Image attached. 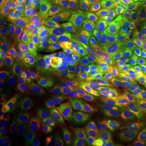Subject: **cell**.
I'll return each mask as SVG.
<instances>
[{
  "mask_svg": "<svg viewBox=\"0 0 146 146\" xmlns=\"http://www.w3.org/2000/svg\"><path fill=\"white\" fill-rule=\"evenodd\" d=\"M117 30L135 57L145 54L144 39L146 35V1L137 0L120 4Z\"/></svg>",
  "mask_w": 146,
  "mask_h": 146,
  "instance_id": "obj_1",
  "label": "cell"
},
{
  "mask_svg": "<svg viewBox=\"0 0 146 146\" xmlns=\"http://www.w3.org/2000/svg\"><path fill=\"white\" fill-rule=\"evenodd\" d=\"M26 78L29 94V106L27 117L31 123L41 119L42 123V110L46 97L48 79L36 70H26L23 72Z\"/></svg>",
  "mask_w": 146,
  "mask_h": 146,
  "instance_id": "obj_2",
  "label": "cell"
},
{
  "mask_svg": "<svg viewBox=\"0 0 146 146\" xmlns=\"http://www.w3.org/2000/svg\"><path fill=\"white\" fill-rule=\"evenodd\" d=\"M1 108H11L27 114L29 106V94L26 78L16 77L2 83L0 93Z\"/></svg>",
  "mask_w": 146,
  "mask_h": 146,
  "instance_id": "obj_3",
  "label": "cell"
},
{
  "mask_svg": "<svg viewBox=\"0 0 146 146\" xmlns=\"http://www.w3.org/2000/svg\"><path fill=\"white\" fill-rule=\"evenodd\" d=\"M72 87L59 77L48 79L46 97L42 110V130L49 132L48 124L53 110L62 100L69 94Z\"/></svg>",
  "mask_w": 146,
  "mask_h": 146,
  "instance_id": "obj_4",
  "label": "cell"
},
{
  "mask_svg": "<svg viewBox=\"0 0 146 146\" xmlns=\"http://www.w3.org/2000/svg\"><path fill=\"white\" fill-rule=\"evenodd\" d=\"M93 119L101 131L110 141L115 138L119 124V120L115 112L114 100L103 103L96 105L91 110Z\"/></svg>",
  "mask_w": 146,
  "mask_h": 146,
  "instance_id": "obj_5",
  "label": "cell"
},
{
  "mask_svg": "<svg viewBox=\"0 0 146 146\" xmlns=\"http://www.w3.org/2000/svg\"><path fill=\"white\" fill-rule=\"evenodd\" d=\"M135 60L136 58L130 50L118 53L107 59L100 67L104 85L115 81L122 73L128 72L131 63Z\"/></svg>",
  "mask_w": 146,
  "mask_h": 146,
  "instance_id": "obj_6",
  "label": "cell"
},
{
  "mask_svg": "<svg viewBox=\"0 0 146 146\" xmlns=\"http://www.w3.org/2000/svg\"><path fill=\"white\" fill-rule=\"evenodd\" d=\"M30 33L11 21L1 25V51L16 50L22 53L25 42Z\"/></svg>",
  "mask_w": 146,
  "mask_h": 146,
  "instance_id": "obj_7",
  "label": "cell"
},
{
  "mask_svg": "<svg viewBox=\"0 0 146 146\" xmlns=\"http://www.w3.org/2000/svg\"><path fill=\"white\" fill-rule=\"evenodd\" d=\"M127 50H130L129 47L127 46V45L119 34H117L110 37L108 42H106L105 46L92 53L89 58L84 60V62L88 68L93 66L101 67L110 58L113 57L116 54Z\"/></svg>",
  "mask_w": 146,
  "mask_h": 146,
  "instance_id": "obj_8",
  "label": "cell"
},
{
  "mask_svg": "<svg viewBox=\"0 0 146 146\" xmlns=\"http://www.w3.org/2000/svg\"><path fill=\"white\" fill-rule=\"evenodd\" d=\"M146 100V84L141 80L129 93L125 95H117L114 99L115 112L120 121L126 113Z\"/></svg>",
  "mask_w": 146,
  "mask_h": 146,
  "instance_id": "obj_9",
  "label": "cell"
},
{
  "mask_svg": "<svg viewBox=\"0 0 146 146\" xmlns=\"http://www.w3.org/2000/svg\"><path fill=\"white\" fill-rule=\"evenodd\" d=\"M80 98L77 84H74L69 94L55 106L49 120L48 129L49 131L55 130L58 127L67 124L69 110L72 104Z\"/></svg>",
  "mask_w": 146,
  "mask_h": 146,
  "instance_id": "obj_10",
  "label": "cell"
},
{
  "mask_svg": "<svg viewBox=\"0 0 146 146\" xmlns=\"http://www.w3.org/2000/svg\"><path fill=\"white\" fill-rule=\"evenodd\" d=\"M1 114L16 133L29 142H31L34 137L35 132L31 122L28 119L26 115L7 107L1 108Z\"/></svg>",
  "mask_w": 146,
  "mask_h": 146,
  "instance_id": "obj_11",
  "label": "cell"
},
{
  "mask_svg": "<svg viewBox=\"0 0 146 146\" xmlns=\"http://www.w3.org/2000/svg\"><path fill=\"white\" fill-rule=\"evenodd\" d=\"M72 53V50L63 51L53 57L35 63L33 65V68L40 72L47 79L58 77L70 63Z\"/></svg>",
  "mask_w": 146,
  "mask_h": 146,
  "instance_id": "obj_12",
  "label": "cell"
},
{
  "mask_svg": "<svg viewBox=\"0 0 146 146\" xmlns=\"http://www.w3.org/2000/svg\"><path fill=\"white\" fill-rule=\"evenodd\" d=\"M26 62L23 53L16 50L1 51L0 58V80L3 83L10 80L20 72L23 64Z\"/></svg>",
  "mask_w": 146,
  "mask_h": 146,
  "instance_id": "obj_13",
  "label": "cell"
},
{
  "mask_svg": "<svg viewBox=\"0 0 146 146\" xmlns=\"http://www.w3.org/2000/svg\"><path fill=\"white\" fill-rule=\"evenodd\" d=\"M76 84L81 98H86L98 91L104 85L100 67L93 66L87 68L80 76Z\"/></svg>",
  "mask_w": 146,
  "mask_h": 146,
  "instance_id": "obj_14",
  "label": "cell"
},
{
  "mask_svg": "<svg viewBox=\"0 0 146 146\" xmlns=\"http://www.w3.org/2000/svg\"><path fill=\"white\" fill-rule=\"evenodd\" d=\"M91 115V110L87 108L83 98H80L73 103L69 110L67 125L81 136L84 126Z\"/></svg>",
  "mask_w": 146,
  "mask_h": 146,
  "instance_id": "obj_15",
  "label": "cell"
},
{
  "mask_svg": "<svg viewBox=\"0 0 146 146\" xmlns=\"http://www.w3.org/2000/svg\"><path fill=\"white\" fill-rule=\"evenodd\" d=\"M145 114L142 115L121 134L116 136L112 141L113 146H135L138 142L145 128Z\"/></svg>",
  "mask_w": 146,
  "mask_h": 146,
  "instance_id": "obj_16",
  "label": "cell"
},
{
  "mask_svg": "<svg viewBox=\"0 0 146 146\" xmlns=\"http://www.w3.org/2000/svg\"><path fill=\"white\" fill-rule=\"evenodd\" d=\"M87 68L88 67L86 66V63L82 56L76 52L72 51L70 63L58 77L72 87L74 84H76L80 76L83 74Z\"/></svg>",
  "mask_w": 146,
  "mask_h": 146,
  "instance_id": "obj_17",
  "label": "cell"
},
{
  "mask_svg": "<svg viewBox=\"0 0 146 146\" xmlns=\"http://www.w3.org/2000/svg\"><path fill=\"white\" fill-rule=\"evenodd\" d=\"M81 136L84 146H113L110 141L96 125L92 115L84 126Z\"/></svg>",
  "mask_w": 146,
  "mask_h": 146,
  "instance_id": "obj_18",
  "label": "cell"
},
{
  "mask_svg": "<svg viewBox=\"0 0 146 146\" xmlns=\"http://www.w3.org/2000/svg\"><path fill=\"white\" fill-rule=\"evenodd\" d=\"M117 95L118 88L115 80V81L111 83L103 85L94 94H91L86 98H84L83 100L87 108L91 110L96 105L103 104L113 101Z\"/></svg>",
  "mask_w": 146,
  "mask_h": 146,
  "instance_id": "obj_19",
  "label": "cell"
},
{
  "mask_svg": "<svg viewBox=\"0 0 146 146\" xmlns=\"http://www.w3.org/2000/svg\"><path fill=\"white\" fill-rule=\"evenodd\" d=\"M52 132L54 141L59 146H84L83 138L70 127L62 126Z\"/></svg>",
  "mask_w": 146,
  "mask_h": 146,
  "instance_id": "obj_20",
  "label": "cell"
},
{
  "mask_svg": "<svg viewBox=\"0 0 146 146\" xmlns=\"http://www.w3.org/2000/svg\"><path fill=\"white\" fill-rule=\"evenodd\" d=\"M36 7L29 0H19L11 11L10 20L17 26L28 30L29 15Z\"/></svg>",
  "mask_w": 146,
  "mask_h": 146,
  "instance_id": "obj_21",
  "label": "cell"
},
{
  "mask_svg": "<svg viewBox=\"0 0 146 146\" xmlns=\"http://www.w3.org/2000/svg\"><path fill=\"white\" fill-rule=\"evenodd\" d=\"M0 132L2 146H28L30 143L21 137L18 133H16L2 115L0 123Z\"/></svg>",
  "mask_w": 146,
  "mask_h": 146,
  "instance_id": "obj_22",
  "label": "cell"
},
{
  "mask_svg": "<svg viewBox=\"0 0 146 146\" xmlns=\"http://www.w3.org/2000/svg\"><path fill=\"white\" fill-rule=\"evenodd\" d=\"M42 39L43 36L41 34L40 30L29 33L26 38L22 53L25 58L26 62L31 65L37 58L38 53L42 45Z\"/></svg>",
  "mask_w": 146,
  "mask_h": 146,
  "instance_id": "obj_23",
  "label": "cell"
},
{
  "mask_svg": "<svg viewBox=\"0 0 146 146\" xmlns=\"http://www.w3.org/2000/svg\"><path fill=\"white\" fill-rule=\"evenodd\" d=\"M46 3L48 7V13L50 20L56 18H64L74 21L76 16L80 14L78 7L71 4L69 2L63 5L50 4L48 0Z\"/></svg>",
  "mask_w": 146,
  "mask_h": 146,
  "instance_id": "obj_24",
  "label": "cell"
},
{
  "mask_svg": "<svg viewBox=\"0 0 146 146\" xmlns=\"http://www.w3.org/2000/svg\"><path fill=\"white\" fill-rule=\"evenodd\" d=\"M46 3L32 11L29 15L28 31L30 33L41 30L50 21Z\"/></svg>",
  "mask_w": 146,
  "mask_h": 146,
  "instance_id": "obj_25",
  "label": "cell"
},
{
  "mask_svg": "<svg viewBox=\"0 0 146 146\" xmlns=\"http://www.w3.org/2000/svg\"><path fill=\"white\" fill-rule=\"evenodd\" d=\"M110 29L109 27L105 24H101L94 28L93 42L88 50L82 56L84 60L88 58L89 55L95 50L102 48L106 44V42L110 39Z\"/></svg>",
  "mask_w": 146,
  "mask_h": 146,
  "instance_id": "obj_26",
  "label": "cell"
},
{
  "mask_svg": "<svg viewBox=\"0 0 146 146\" xmlns=\"http://www.w3.org/2000/svg\"><path fill=\"white\" fill-rule=\"evenodd\" d=\"M94 37V29H90L87 31L82 32L77 34H72L71 36V43L72 50L81 56L88 50Z\"/></svg>",
  "mask_w": 146,
  "mask_h": 146,
  "instance_id": "obj_27",
  "label": "cell"
},
{
  "mask_svg": "<svg viewBox=\"0 0 146 146\" xmlns=\"http://www.w3.org/2000/svg\"><path fill=\"white\" fill-rule=\"evenodd\" d=\"M72 21L64 18H56L48 21L40 32L42 36H45L50 33H72Z\"/></svg>",
  "mask_w": 146,
  "mask_h": 146,
  "instance_id": "obj_28",
  "label": "cell"
},
{
  "mask_svg": "<svg viewBox=\"0 0 146 146\" xmlns=\"http://www.w3.org/2000/svg\"><path fill=\"white\" fill-rule=\"evenodd\" d=\"M101 24H104L102 18H96L94 16H86L79 14L73 21L72 34H77L87 31L90 29H94Z\"/></svg>",
  "mask_w": 146,
  "mask_h": 146,
  "instance_id": "obj_29",
  "label": "cell"
},
{
  "mask_svg": "<svg viewBox=\"0 0 146 146\" xmlns=\"http://www.w3.org/2000/svg\"><path fill=\"white\" fill-rule=\"evenodd\" d=\"M145 108V101L141 102L140 104L136 106L132 109L128 110L125 115H123L119 121V124L117 131L116 136L121 134L124 130H126L128 127L131 125L143 113L144 110Z\"/></svg>",
  "mask_w": 146,
  "mask_h": 146,
  "instance_id": "obj_30",
  "label": "cell"
},
{
  "mask_svg": "<svg viewBox=\"0 0 146 146\" xmlns=\"http://www.w3.org/2000/svg\"><path fill=\"white\" fill-rule=\"evenodd\" d=\"M63 50L60 48V46L56 42H54L53 40L48 38L46 36H43L37 58H36V61L32 64V66L34 65L35 63H38V62H41L42 60H45L46 58L53 57V56L56 55L59 53L63 52Z\"/></svg>",
  "mask_w": 146,
  "mask_h": 146,
  "instance_id": "obj_31",
  "label": "cell"
},
{
  "mask_svg": "<svg viewBox=\"0 0 146 146\" xmlns=\"http://www.w3.org/2000/svg\"><path fill=\"white\" fill-rule=\"evenodd\" d=\"M131 72H125L122 73L118 78L116 79L118 94L119 95H125L129 93L131 89L135 87L138 80L131 75Z\"/></svg>",
  "mask_w": 146,
  "mask_h": 146,
  "instance_id": "obj_32",
  "label": "cell"
},
{
  "mask_svg": "<svg viewBox=\"0 0 146 146\" xmlns=\"http://www.w3.org/2000/svg\"><path fill=\"white\" fill-rule=\"evenodd\" d=\"M71 36L72 33H50L45 36L55 42L63 51L72 50V46L71 43Z\"/></svg>",
  "mask_w": 146,
  "mask_h": 146,
  "instance_id": "obj_33",
  "label": "cell"
},
{
  "mask_svg": "<svg viewBox=\"0 0 146 146\" xmlns=\"http://www.w3.org/2000/svg\"><path fill=\"white\" fill-rule=\"evenodd\" d=\"M120 11V3L117 1L112 6H110L107 10L106 11L102 19L106 25L110 29L113 28L115 24L118 22Z\"/></svg>",
  "mask_w": 146,
  "mask_h": 146,
  "instance_id": "obj_34",
  "label": "cell"
},
{
  "mask_svg": "<svg viewBox=\"0 0 146 146\" xmlns=\"http://www.w3.org/2000/svg\"><path fill=\"white\" fill-rule=\"evenodd\" d=\"M18 1L19 0H0V25L9 21L11 11Z\"/></svg>",
  "mask_w": 146,
  "mask_h": 146,
  "instance_id": "obj_35",
  "label": "cell"
},
{
  "mask_svg": "<svg viewBox=\"0 0 146 146\" xmlns=\"http://www.w3.org/2000/svg\"><path fill=\"white\" fill-rule=\"evenodd\" d=\"M129 71L134 75L146 79V58L143 57L135 60L131 63Z\"/></svg>",
  "mask_w": 146,
  "mask_h": 146,
  "instance_id": "obj_36",
  "label": "cell"
},
{
  "mask_svg": "<svg viewBox=\"0 0 146 146\" xmlns=\"http://www.w3.org/2000/svg\"><path fill=\"white\" fill-rule=\"evenodd\" d=\"M98 0H82L80 7L81 15L86 16H94Z\"/></svg>",
  "mask_w": 146,
  "mask_h": 146,
  "instance_id": "obj_37",
  "label": "cell"
},
{
  "mask_svg": "<svg viewBox=\"0 0 146 146\" xmlns=\"http://www.w3.org/2000/svg\"><path fill=\"white\" fill-rule=\"evenodd\" d=\"M118 0H98L97 9L94 17L96 18H102L104 15L106 11L109 8L110 6H112Z\"/></svg>",
  "mask_w": 146,
  "mask_h": 146,
  "instance_id": "obj_38",
  "label": "cell"
},
{
  "mask_svg": "<svg viewBox=\"0 0 146 146\" xmlns=\"http://www.w3.org/2000/svg\"><path fill=\"white\" fill-rule=\"evenodd\" d=\"M46 133V132L42 129L36 130L34 134L33 139L32 140V141L28 146H46V144L44 141V137H45Z\"/></svg>",
  "mask_w": 146,
  "mask_h": 146,
  "instance_id": "obj_39",
  "label": "cell"
},
{
  "mask_svg": "<svg viewBox=\"0 0 146 146\" xmlns=\"http://www.w3.org/2000/svg\"><path fill=\"white\" fill-rule=\"evenodd\" d=\"M44 141H45L46 144V146H59L54 141L52 131L46 133L45 137H44Z\"/></svg>",
  "mask_w": 146,
  "mask_h": 146,
  "instance_id": "obj_40",
  "label": "cell"
},
{
  "mask_svg": "<svg viewBox=\"0 0 146 146\" xmlns=\"http://www.w3.org/2000/svg\"><path fill=\"white\" fill-rule=\"evenodd\" d=\"M135 146H146V134L140 137L139 141Z\"/></svg>",
  "mask_w": 146,
  "mask_h": 146,
  "instance_id": "obj_41",
  "label": "cell"
},
{
  "mask_svg": "<svg viewBox=\"0 0 146 146\" xmlns=\"http://www.w3.org/2000/svg\"><path fill=\"white\" fill-rule=\"evenodd\" d=\"M50 4H56V5H63L68 3V0H48Z\"/></svg>",
  "mask_w": 146,
  "mask_h": 146,
  "instance_id": "obj_42",
  "label": "cell"
},
{
  "mask_svg": "<svg viewBox=\"0 0 146 146\" xmlns=\"http://www.w3.org/2000/svg\"><path fill=\"white\" fill-rule=\"evenodd\" d=\"M29 1L35 7H40V6L42 5V3H43L46 0H29Z\"/></svg>",
  "mask_w": 146,
  "mask_h": 146,
  "instance_id": "obj_43",
  "label": "cell"
},
{
  "mask_svg": "<svg viewBox=\"0 0 146 146\" xmlns=\"http://www.w3.org/2000/svg\"><path fill=\"white\" fill-rule=\"evenodd\" d=\"M80 1H81V0H68V2H69L71 4L76 6V7H78L79 3H80Z\"/></svg>",
  "mask_w": 146,
  "mask_h": 146,
  "instance_id": "obj_44",
  "label": "cell"
},
{
  "mask_svg": "<svg viewBox=\"0 0 146 146\" xmlns=\"http://www.w3.org/2000/svg\"><path fill=\"white\" fill-rule=\"evenodd\" d=\"M118 1L119 2L120 4H123V3H131V2H134V1H137V0H118Z\"/></svg>",
  "mask_w": 146,
  "mask_h": 146,
  "instance_id": "obj_45",
  "label": "cell"
},
{
  "mask_svg": "<svg viewBox=\"0 0 146 146\" xmlns=\"http://www.w3.org/2000/svg\"><path fill=\"white\" fill-rule=\"evenodd\" d=\"M145 128H144V131L146 132V102H145Z\"/></svg>",
  "mask_w": 146,
  "mask_h": 146,
  "instance_id": "obj_46",
  "label": "cell"
},
{
  "mask_svg": "<svg viewBox=\"0 0 146 146\" xmlns=\"http://www.w3.org/2000/svg\"><path fill=\"white\" fill-rule=\"evenodd\" d=\"M144 46H145V48L146 50V35L145 36V39H144Z\"/></svg>",
  "mask_w": 146,
  "mask_h": 146,
  "instance_id": "obj_47",
  "label": "cell"
},
{
  "mask_svg": "<svg viewBox=\"0 0 146 146\" xmlns=\"http://www.w3.org/2000/svg\"><path fill=\"white\" fill-rule=\"evenodd\" d=\"M142 80H143V81H144V82H145V83L146 84V79H143ZM145 102H146V100H145Z\"/></svg>",
  "mask_w": 146,
  "mask_h": 146,
  "instance_id": "obj_48",
  "label": "cell"
},
{
  "mask_svg": "<svg viewBox=\"0 0 146 146\" xmlns=\"http://www.w3.org/2000/svg\"><path fill=\"white\" fill-rule=\"evenodd\" d=\"M143 57L146 58V53H145V54H144V56H143Z\"/></svg>",
  "mask_w": 146,
  "mask_h": 146,
  "instance_id": "obj_49",
  "label": "cell"
},
{
  "mask_svg": "<svg viewBox=\"0 0 146 146\" xmlns=\"http://www.w3.org/2000/svg\"><path fill=\"white\" fill-rule=\"evenodd\" d=\"M1 146H2V145H1Z\"/></svg>",
  "mask_w": 146,
  "mask_h": 146,
  "instance_id": "obj_50",
  "label": "cell"
}]
</instances>
